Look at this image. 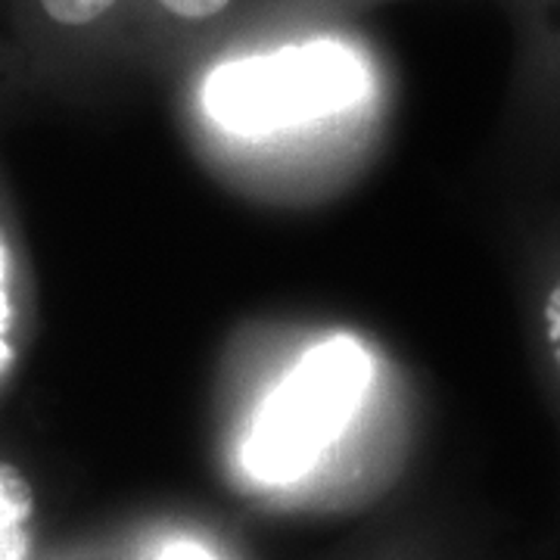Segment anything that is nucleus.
<instances>
[{"label":"nucleus","instance_id":"obj_5","mask_svg":"<svg viewBox=\"0 0 560 560\" xmlns=\"http://www.w3.org/2000/svg\"><path fill=\"white\" fill-rule=\"evenodd\" d=\"M10 320H13V308H10V259H7V243L0 237V371L13 359L10 340H7Z\"/></svg>","mask_w":560,"mask_h":560},{"label":"nucleus","instance_id":"obj_2","mask_svg":"<svg viewBox=\"0 0 560 560\" xmlns=\"http://www.w3.org/2000/svg\"><path fill=\"white\" fill-rule=\"evenodd\" d=\"M371 377L374 361L352 337H330L305 349L265 396L243 436L246 474L271 486L312 474L359 415Z\"/></svg>","mask_w":560,"mask_h":560},{"label":"nucleus","instance_id":"obj_6","mask_svg":"<svg viewBox=\"0 0 560 560\" xmlns=\"http://www.w3.org/2000/svg\"><path fill=\"white\" fill-rule=\"evenodd\" d=\"M545 337H548L551 355H555L560 368V280L555 283V290L548 293V302H545Z\"/></svg>","mask_w":560,"mask_h":560},{"label":"nucleus","instance_id":"obj_7","mask_svg":"<svg viewBox=\"0 0 560 560\" xmlns=\"http://www.w3.org/2000/svg\"><path fill=\"white\" fill-rule=\"evenodd\" d=\"M156 560H219L206 545L200 541H190V539H178V541H168L165 548H162Z\"/></svg>","mask_w":560,"mask_h":560},{"label":"nucleus","instance_id":"obj_1","mask_svg":"<svg viewBox=\"0 0 560 560\" xmlns=\"http://www.w3.org/2000/svg\"><path fill=\"white\" fill-rule=\"evenodd\" d=\"M374 66L340 35H308L224 57L202 75L200 106L234 138H271L359 109Z\"/></svg>","mask_w":560,"mask_h":560},{"label":"nucleus","instance_id":"obj_4","mask_svg":"<svg viewBox=\"0 0 560 560\" xmlns=\"http://www.w3.org/2000/svg\"><path fill=\"white\" fill-rule=\"evenodd\" d=\"M32 489L16 467L0 464V560H25L32 548Z\"/></svg>","mask_w":560,"mask_h":560},{"label":"nucleus","instance_id":"obj_3","mask_svg":"<svg viewBox=\"0 0 560 560\" xmlns=\"http://www.w3.org/2000/svg\"><path fill=\"white\" fill-rule=\"evenodd\" d=\"M128 3H143L165 22L206 25L221 20L237 0H35L38 13L60 32H91L125 10Z\"/></svg>","mask_w":560,"mask_h":560}]
</instances>
